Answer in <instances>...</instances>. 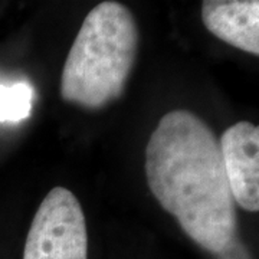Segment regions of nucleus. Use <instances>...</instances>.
Here are the masks:
<instances>
[{
  "mask_svg": "<svg viewBox=\"0 0 259 259\" xmlns=\"http://www.w3.org/2000/svg\"><path fill=\"white\" fill-rule=\"evenodd\" d=\"M146 177L160 206L202 249L219 255L238 232L219 141L187 110L164 114L146 147Z\"/></svg>",
  "mask_w": 259,
  "mask_h": 259,
  "instance_id": "1",
  "label": "nucleus"
},
{
  "mask_svg": "<svg viewBox=\"0 0 259 259\" xmlns=\"http://www.w3.org/2000/svg\"><path fill=\"white\" fill-rule=\"evenodd\" d=\"M139 52V26L120 2H102L83 19L68 52L61 97L85 110H100L120 100Z\"/></svg>",
  "mask_w": 259,
  "mask_h": 259,
  "instance_id": "2",
  "label": "nucleus"
},
{
  "mask_svg": "<svg viewBox=\"0 0 259 259\" xmlns=\"http://www.w3.org/2000/svg\"><path fill=\"white\" fill-rule=\"evenodd\" d=\"M23 259H88L85 214L69 189L54 187L39 204L26 236Z\"/></svg>",
  "mask_w": 259,
  "mask_h": 259,
  "instance_id": "3",
  "label": "nucleus"
},
{
  "mask_svg": "<svg viewBox=\"0 0 259 259\" xmlns=\"http://www.w3.org/2000/svg\"><path fill=\"white\" fill-rule=\"evenodd\" d=\"M219 147L232 197L246 212L259 210V128L239 121L226 130Z\"/></svg>",
  "mask_w": 259,
  "mask_h": 259,
  "instance_id": "4",
  "label": "nucleus"
},
{
  "mask_svg": "<svg viewBox=\"0 0 259 259\" xmlns=\"http://www.w3.org/2000/svg\"><path fill=\"white\" fill-rule=\"evenodd\" d=\"M202 20L206 29L250 55H259L258 0H204Z\"/></svg>",
  "mask_w": 259,
  "mask_h": 259,
  "instance_id": "5",
  "label": "nucleus"
},
{
  "mask_svg": "<svg viewBox=\"0 0 259 259\" xmlns=\"http://www.w3.org/2000/svg\"><path fill=\"white\" fill-rule=\"evenodd\" d=\"M33 87L28 82L0 85V122H20L33 110Z\"/></svg>",
  "mask_w": 259,
  "mask_h": 259,
  "instance_id": "6",
  "label": "nucleus"
},
{
  "mask_svg": "<svg viewBox=\"0 0 259 259\" xmlns=\"http://www.w3.org/2000/svg\"><path fill=\"white\" fill-rule=\"evenodd\" d=\"M243 253H245V250L243 248H241L238 238H235L219 255H222L223 259H243Z\"/></svg>",
  "mask_w": 259,
  "mask_h": 259,
  "instance_id": "7",
  "label": "nucleus"
}]
</instances>
